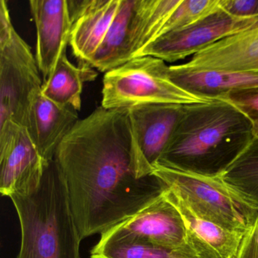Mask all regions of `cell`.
Instances as JSON below:
<instances>
[{"label": "cell", "mask_w": 258, "mask_h": 258, "mask_svg": "<svg viewBox=\"0 0 258 258\" xmlns=\"http://www.w3.org/2000/svg\"><path fill=\"white\" fill-rule=\"evenodd\" d=\"M219 8L235 18H253L258 16V0H220Z\"/></svg>", "instance_id": "cb8c5ba5"}, {"label": "cell", "mask_w": 258, "mask_h": 258, "mask_svg": "<svg viewBox=\"0 0 258 258\" xmlns=\"http://www.w3.org/2000/svg\"><path fill=\"white\" fill-rule=\"evenodd\" d=\"M169 76L181 88L209 100L258 88V72L191 71L173 66H169Z\"/></svg>", "instance_id": "2e32d148"}, {"label": "cell", "mask_w": 258, "mask_h": 258, "mask_svg": "<svg viewBox=\"0 0 258 258\" xmlns=\"http://www.w3.org/2000/svg\"><path fill=\"white\" fill-rule=\"evenodd\" d=\"M220 177L258 208V138H253Z\"/></svg>", "instance_id": "44dd1931"}, {"label": "cell", "mask_w": 258, "mask_h": 258, "mask_svg": "<svg viewBox=\"0 0 258 258\" xmlns=\"http://www.w3.org/2000/svg\"><path fill=\"white\" fill-rule=\"evenodd\" d=\"M60 57L52 75L43 82L42 93L45 97L61 106H71L80 111L81 93L85 82L97 78V72L87 64L79 67L69 61L67 53Z\"/></svg>", "instance_id": "ac0fdd59"}, {"label": "cell", "mask_w": 258, "mask_h": 258, "mask_svg": "<svg viewBox=\"0 0 258 258\" xmlns=\"http://www.w3.org/2000/svg\"><path fill=\"white\" fill-rule=\"evenodd\" d=\"M220 100L229 102L250 120L253 138H258V88L230 93Z\"/></svg>", "instance_id": "603a6c76"}, {"label": "cell", "mask_w": 258, "mask_h": 258, "mask_svg": "<svg viewBox=\"0 0 258 258\" xmlns=\"http://www.w3.org/2000/svg\"><path fill=\"white\" fill-rule=\"evenodd\" d=\"M165 197L179 210L183 218L188 244L198 258H236L243 235L196 215L182 199L164 185Z\"/></svg>", "instance_id": "9a60e30c"}, {"label": "cell", "mask_w": 258, "mask_h": 258, "mask_svg": "<svg viewBox=\"0 0 258 258\" xmlns=\"http://www.w3.org/2000/svg\"><path fill=\"white\" fill-rule=\"evenodd\" d=\"M10 199L22 230L17 258H81V237L72 217L64 178L55 159L48 164L36 191L13 195Z\"/></svg>", "instance_id": "3957f363"}, {"label": "cell", "mask_w": 258, "mask_h": 258, "mask_svg": "<svg viewBox=\"0 0 258 258\" xmlns=\"http://www.w3.org/2000/svg\"><path fill=\"white\" fill-rule=\"evenodd\" d=\"M185 105L144 104L128 108L133 148L140 172L153 174L155 166L168 146Z\"/></svg>", "instance_id": "9c48e42d"}, {"label": "cell", "mask_w": 258, "mask_h": 258, "mask_svg": "<svg viewBox=\"0 0 258 258\" xmlns=\"http://www.w3.org/2000/svg\"><path fill=\"white\" fill-rule=\"evenodd\" d=\"M40 70L29 45L15 29L5 0L0 1V125L27 127L31 102L42 91Z\"/></svg>", "instance_id": "8992f818"}, {"label": "cell", "mask_w": 258, "mask_h": 258, "mask_svg": "<svg viewBox=\"0 0 258 258\" xmlns=\"http://www.w3.org/2000/svg\"><path fill=\"white\" fill-rule=\"evenodd\" d=\"M211 101L176 85L169 76L165 61L146 55L105 74L101 106L130 108L144 104L190 105Z\"/></svg>", "instance_id": "5b68a950"}, {"label": "cell", "mask_w": 258, "mask_h": 258, "mask_svg": "<svg viewBox=\"0 0 258 258\" xmlns=\"http://www.w3.org/2000/svg\"><path fill=\"white\" fill-rule=\"evenodd\" d=\"M257 21L258 16L235 18L219 8L215 13L188 28L157 39L146 46L138 57L149 55L167 62H174L193 56L214 43L251 26Z\"/></svg>", "instance_id": "ba28073f"}, {"label": "cell", "mask_w": 258, "mask_h": 258, "mask_svg": "<svg viewBox=\"0 0 258 258\" xmlns=\"http://www.w3.org/2000/svg\"><path fill=\"white\" fill-rule=\"evenodd\" d=\"M49 162L45 161L28 129L13 121L0 125V192L28 195L38 188Z\"/></svg>", "instance_id": "52a82bcc"}, {"label": "cell", "mask_w": 258, "mask_h": 258, "mask_svg": "<svg viewBox=\"0 0 258 258\" xmlns=\"http://www.w3.org/2000/svg\"><path fill=\"white\" fill-rule=\"evenodd\" d=\"M219 1L182 0L163 27L158 38L169 33L188 28L215 13L219 10Z\"/></svg>", "instance_id": "7402d4cb"}, {"label": "cell", "mask_w": 258, "mask_h": 258, "mask_svg": "<svg viewBox=\"0 0 258 258\" xmlns=\"http://www.w3.org/2000/svg\"><path fill=\"white\" fill-rule=\"evenodd\" d=\"M182 0H140L133 33L132 58L159 37Z\"/></svg>", "instance_id": "ffe728a7"}, {"label": "cell", "mask_w": 258, "mask_h": 258, "mask_svg": "<svg viewBox=\"0 0 258 258\" xmlns=\"http://www.w3.org/2000/svg\"><path fill=\"white\" fill-rule=\"evenodd\" d=\"M140 0H120L117 14L90 62L101 72H109L132 59L133 33Z\"/></svg>", "instance_id": "e0dca14e"}, {"label": "cell", "mask_w": 258, "mask_h": 258, "mask_svg": "<svg viewBox=\"0 0 258 258\" xmlns=\"http://www.w3.org/2000/svg\"><path fill=\"white\" fill-rule=\"evenodd\" d=\"M68 2L72 21L69 44L81 64L90 66L117 14L120 0H68Z\"/></svg>", "instance_id": "4fadbf2b"}, {"label": "cell", "mask_w": 258, "mask_h": 258, "mask_svg": "<svg viewBox=\"0 0 258 258\" xmlns=\"http://www.w3.org/2000/svg\"><path fill=\"white\" fill-rule=\"evenodd\" d=\"M179 66L191 71L258 72V21L208 46Z\"/></svg>", "instance_id": "7c38bea8"}, {"label": "cell", "mask_w": 258, "mask_h": 258, "mask_svg": "<svg viewBox=\"0 0 258 258\" xmlns=\"http://www.w3.org/2000/svg\"><path fill=\"white\" fill-rule=\"evenodd\" d=\"M54 159L81 240L134 217L164 191L154 173L139 169L128 108L100 106L78 120Z\"/></svg>", "instance_id": "6da1fadb"}, {"label": "cell", "mask_w": 258, "mask_h": 258, "mask_svg": "<svg viewBox=\"0 0 258 258\" xmlns=\"http://www.w3.org/2000/svg\"><path fill=\"white\" fill-rule=\"evenodd\" d=\"M236 258H258V216L243 235Z\"/></svg>", "instance_id": "d4e9b609"}, {"label": "cell", "mask_w": 258, "mask_h": 258, "mask_svg": "<svg viewBox=\"0 0 258 258\" xmlns=\"http://www.w3.org/2000/svg\"><path fill=\"white\" fill-rule=\"evenodd\" d=\"M153 173L165 188L196 215L244 235L258 216V208L232 189L220 176L187 173L156 165Z\"/></svg>", "instance_id": "277c9868"}, {"label": "cell", "mask_w": 258, "mask_h": 258, "mask_svg": "<svg viewBox=\"0 0 258 258\" xmlns=\"http://www.w3.org/2000/svg\"><path fill=\"white\" fill-rule=\"evenodd\" d=\"M37 29L36 60L44 81L50 77L70 43L72 21L68 0H31Z\"/></svg>", "instance_id": "8fae6325"}, {"label": "cell", "mask_w": 258, "mask_h": 258, "mask_svg": "<svg viewBox=\"0 0 258 258\" xmlns=\"http://www.w3.org/2000/svg\"><path fill=\"white\" fill-rule=\"evenodd\" d=\"M253 138L250 120L229 102L214 99L185 105L156 165L220 176Z\"/></svg>", "instance_id": "7a4b0ae2"}, {"label": "cell", "mask_w": 258, "mask_h": 258, "mask_svg": "<svg viewBox=\"0 0 258 258\" xmlns=\"http://www.w3.org/2000/svg\"><path fill=\"white\" fill-rule=\"evenodd\" d=\"M91 258H198L189 245L177 249L154 245L128 237L101 235L90 252Z\"/></svg>", "instance_id": "d6986e66"}, {"label": "cell", "mask_w": 258, "mask_h": 258, "mask_svg": "<svg viewBox=\"0 0 258 258\" xmlns=\"http://www.w3.org/2000/svg\"><path fill=\"white\" fill-rule=\"evenodd\" d=\"M78 120L76 109L55 103L41 91L31 102L26 128L41 156L50 162L60 143Z\"/></svg>", "instance_id": "5bb4252c"}, {"label": "cell", "mask_w": 258, "mask_h": 258, "mask_svg": "<svg viewBox=\"0 0 258 258\" xmlns=\"http://www.w3.org/2000/svg\"><path fill=\"white\" fill-rule=\"evenodd\" d=\"M102 235L128 237L171 249L188 245L183 218L179 210L165 197L164 191L134 217Z\"/></svg>", "instance_id": "30bf717a"}]
</instances>
